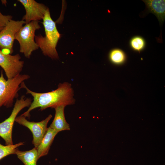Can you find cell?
Here are the masks:
<instances>
[{"label": "cell", "mask_w": 165, "mask_h": 165, "mask_svg": "<svg viewBox=\"0 0 165 165\" xmlns=\"http://www.w3.org/2000/svg\"><path fill=\"white\" fill-rule=\"evenodd\" d=\"M20 87L25 89L26 94H30L33 97V101L29 108L21 115L26 117L29 118L30 112L37 108H40V110L42 111L48 108H55L61 105L66 106L73 105L75 102L72 85L68 82L60 83L56 90L44 93H37L30 90L24 82L21 83Z\"/></svg>", "instance_id": "1"}, {"label": "cell", "mask_w": 165, "mask_h": 165, "mask_svg": "<svg viewBox=\"0 0 165 165\" xmlns=\"http://www.w3.org/2000/svg\"><path fill=\"white\" fill-rule=\"evenodd\" d=\"M45 36L35 35V42L41 50L43 54L52 59L59 58L56 46L61 34L58 31L56 23L52 19L49 9L46 10L43 19Z\"/></svg>", "instance_id": "2"}, {"label": "cell", "mask_w": 165, "mask_h": 165, "mask_svg": "<svg viewBox=\"0 0 165 165\" xmlns=\"http://www.w3.org/2000/svg\"><path fill=\"white\" fill-rule=\"evenodd\" d=\"M29 78L28 75L20 74L13 78L6 80L2 71H1L0 76V109L2 106L6 108L12 106L14 99L17 97L18 92L21 88L20 84Z\"/></svg>", "instance_id": "3"}, {"label": "cell", "mask_w": 165, "mask_h": 165, "mask_svg": "<svg viewBox=\"0 0 165 165\" xmlns=\"http://www.w3.org/2000/svg\"><path fill=\"white\" fill-rule=\"evenodd\" d=\"M40 28L38 21H32L23 26L15 35V39L20 44V52L27 58L39 48L35 41V32Z\"/></svg>", "instance_id": "4"}, {"label": "cell", "mask_w": 165, "mask_h": 165, "mask_svg": "<svg viewBox=\"0 0 165 165\" xmlns=\"http://www.w3.org/2000/svg\"><path fill=\"white\" fill-rule=\"evenodd\" d=\"M31 102L32 99L31 98H25L24 95L22 96L20 99L16 100L9 117L0 123V137L4 140L6 145L13 144L12 130L16 116L23 109L29 107Z\"/></svg>", "instance_id": "5"}, {"label": "cell", "mask_w": 165, "mask_h": 165, "mask_svg": "<svg viewBox=\"0 0 165 165\" xmlns=\"http://www.w3.org/2000/svg\"><path fill=\"white\" fill-rule=\"evenodd\" d=\"M23 20L16 21L10 20L4 28L0 31V49L7 51V54H11L16 34L25 24Z\"/></svg>", "instance_id": "6"}, {"label": "cell", "mask_w": 165, "mask_h": 165, "mask_svg": "<svg viewBox=\"0 0 165 165\" xmlns=\"http://www.w3.org/2000/svg\"><path fill=\"white\" fill-rule=\"evenodd\" d=\"M52 117V115L50 114L45 119L39 122H35L28 120L25 116L21 115L16 117L15 121L30 130L33 137L32 144L35 148H37L47 130V124Z\"/></svg>", "instance_id": "7"}, {"label": "cell", "mask_w": 165, "mask_h": 165, "mask_svg": "<svg viewBox=\"0 0 165 165\" xmlns=\"http://www.w3.org/2000/svg\"><path fill=\"white\" fill-rule=\"evenodd\" d=\"M19 54L14 55L6 54L0 50V66L4 70L7 79H10L20 74L24 62L20 61Z\"/></svg>", "instance_id": "8"}, {"label": "cell", "mask_w": 165, "mask_h": 165, "mask_svg": "<svg viewBox=\"0 0 165 165\" xmlns=\"http://www.w3.org/2000/svg\"><path fill=\"white\" fill-rule=\"evenodd\" d=\"M24 6L26 11L22 20L26 24L32 21L43 19L45 12L47 9L44 4L37 2L34 0H18Z\"/></svg>", "instance_id": "9"}, {"label": "cell", "mask_w": 165, "mask_h": 165, "mask_svg": "<svg viewBox=\"0 0 165 165\" xmlns=\"http://www.w3.org/2000/svg\"><path fill=\"white\" fill-rule=\"evenodd\" d=\"M148 13H153L158 19L160 26H162L165 19V0H145Z\"/></svg>", "instance_id": "10"}, {"label": "cell", "mask_w": 165, "mask_h": 165, "mask_svg": "<svg viewBox=\"0 0 165 165\" xmlns=\"http://www.w3.org/2000/svg\"><path fill=\"white\" fill-rule=\"evenodd\" d=\"M65 106L61 105L55 108L53 120L50 127L57 132L65 130H70V126L65 119L64 109Z\"/></svg>", "instance_id": "11"}, {"label": "cell", "mask_w": 165, "mask_h": 165, "mask_svg": "<svg viewBox=\"0 0 165 165\" xmlns=\"http://www.w3.org/2000/svg\"><path fill=\"white\" fill-rule=\"evenodd\" d=\"M58 133L50 127L48 128L46 134L37 148L39 159L47 154L54 138Z\"/></svg>", "instance_id": "12"}, {"label": "cell", "mask_w": 165, "mask_h": 165, "mask_svg": "<svg viewBox=\"0 0 165 165\" xmlns=\"http://www.w3.org/2000/svg\"><path fill=\"white\" fill-rule=\"evenodd\" d=\"M15 154L25 165H37V161L39 159L37 149L35 147L25 151H20L18 148Z\"/></svg>", "instance_id": "13"}, {"label": "cell", "mask_w": 165, "mask_h": 165, "mask_svg": "<svg viewBox=\"0 0 165 165\" xmlns=\"http://www.w3.org/2000/svg\"><path fill=\"white\" fill-rule=\"evenodd\" d=\"M24 144V142H20L15 145H4L0 143V160L11 154H15L19 146Z\"/></svg>", "instance_id": "14"}, {"label": "cell", "mask_w": 165, "mask_h": 165, "mask_svg": "<svg viewBox=\"0 0 165 165\" xmlns=\"http://www.w3.org/2000/svg\"><path fill=\"white\" fill-rule=\"evenodd\" d=\"M109 58L113 63L119 64L124 61L125 57L124 53L122 50L115 49L111 51L109 54Z\"/></svg>", "instance_id": "15"}, {"label": "cell", "mask_w": 165, "mask_h": 165, "mask_svg": "<svg viewBox=\"0 0 165 165\" xmlns=\"http://www.w3.org/2000/svg\"><path fill=\"white\" fill-rule=\"evenodd\" d=\"M130 45L133 49L140 52L144 48L145 42L142 38L137 36L131 38L130 41Z\"/></svg>", "instance_id": "16"}, {"label": "cell", "mask_w": 165, "mask_h": 165, "mask_svg": "<svg viewBox=\"0 0 165 165\" xmlns=\"http://www.w3.org/2000/svg\"><path fill=\"white\" fill-rule=\"evenodd\" d=\"M12 16L9 15H4L0 11V31L6 25Z\"/></svg>", "instance_id": "17"}]
</instances>
